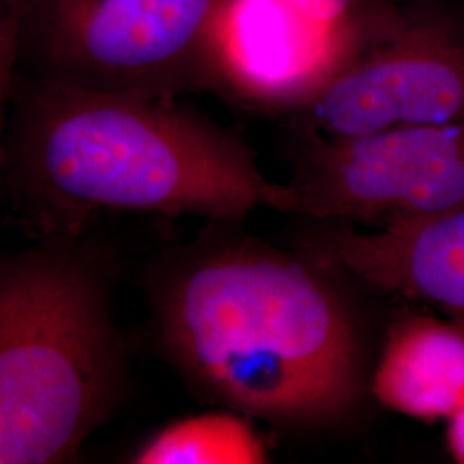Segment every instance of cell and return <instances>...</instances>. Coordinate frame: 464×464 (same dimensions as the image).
<instances>
[{"instance_id":"cell-1","label":"cell","mask_w":464,"mask_h":464,"mask_svg":"<svg viewBox=\"0 0 464 464\" xmlns=\"http://www.w3.org/2000/svg\"><path fill=\"white\" fill-rule=\"evenodd\" d=\"M226 226L150 268L157 346L220 408L282 427L337 423L363 389L362 334L339 268Z\"/></svg>"},{"instance_id":"cell-5","label":"cell","mask_w":464,"mask_h":464,"mask_svg":"<svg viewBox=\"0 0 464 464\" xmlns=\"http://www.w3.org/2000/svg\"><path fill=\"white\" fill-rule=\"evenodd\" d=\"M379 42L351 55L291 114L304 133L353 138L464 122V21L415 0L383 23Z\"/></svg>"},{"instance_id":"cell-2","label":"cell","mask_w":464,"mask_h":464,"mask_svg":"<svg viewBox=\"0 0 464 464\" xmlns=\"http://www.w3.org/2000/svg\"><path fill=\"white\" fill-rule=\"evenodd\" d=\"M2 188L36 239L82 237L100 212L237 222L266 207L291 214L248 147L176 105L93 93L13 74Z\"/></svg>"},{"instance_id":"cell-7","label":"cell","mask_w":464,"mask_h":464,"mask_svg":"<svg viewBox=\"0 0 464 464\" xmlns=\"http://www.w3.org/2000/svg\"><path fill=\"white\" fill-rule=\"evenodd\" d=\"M310 251L344 276L430 303L464 325V205L365 232L343 222L314 239Z\"/></svg>"},{"instance_id":"cell-9","label":"cell","mask_w":464,"mask_h":464,"mask_svg":"<svg viewBox=\"0 0 464 464\" xmlns=\"http://www.w3.org/2000/svg\"><path fill=\"white\" fill-rule=\"evenodd\" d=\"M253 418L234 410L184 416L140 444L133 464H262L270 461Z\"/></svg>"},{"instance_id":"cell-11","label":"cell","mask_w":464,"mask_h":464,"mask_svg":"<svg viewBox=\"0 0 464 464\" xmlns=\"http://www.w3.org/2000/svg\"><path fill=\"white\" fill-rule=\"evenodd\" d=\"M446 421H448L446 440H448L449 452L458 463L464 464V401Z\"/></svg>"},{"instance_id":"cell-4","label":"cell","mask_w":464,"mask_h":464,"mask_svg":"<svg viewBox=\"0 0 464 464\" xmlns=\"http://www.w3.org/2000/svg\"><path fill=\"white\" fill-rule=\"evenodd\" d=\"M243 0H4L13 74L93 93L176 100L224 90Z\"/></svg>"},{"instance_id":"cell-8","label":"cell","mask_w":464,"mask_h":464,"mask_svg":"<svg viewBox=\"0 0 464 464\" xmlns=\"http://www.w3.org/2000/svg\"><path fill=\"white\" fill-rule=\"evenodd\" d=\"M370 389L382 406L421 421L448 420L464 401V325L430 316L396 322Z\"/></svg>"},{"instance_id":"cell-3","label":"cell","mask_w":464,"mask_h":464,"mask_svg":"<svg viewBox=\"0 0 464 464\" xmlns=\"http://www.w3.org/2000/svg\"><path fill=\"white\" fill-rule=\"evenodd\" d=\"M130 383L103 266L80 237L0 264V463L69 461Z\"/></svg>"},{"instance_id":"cell-6","label":"cell","mask_w":464,"mask_h":464,"mask_svg":"<svg viewBox=\"0 0 464 464\" xmlns=\"http://www.w3.org/2000/svg\"><path fill=\"white\" fill-rule=\"evenodd\" d=\"M304 138L291 214L381 229L464 205V122Z\"/></svg>"},{"instance_id":"cell-10","label":"cell","mask_w":464,"mask_h":464,"mask_svg":"<svg viewBox=\"0 0 464 464\" xmlns=\"http://www.w3.org/2000/svg\"><path fill=\"white\" fill-rule=\"evenodd\" d=\"M293 13L322 24L351 23L379 7L381 0H279Z\"/></svg>"}]
</instances>
